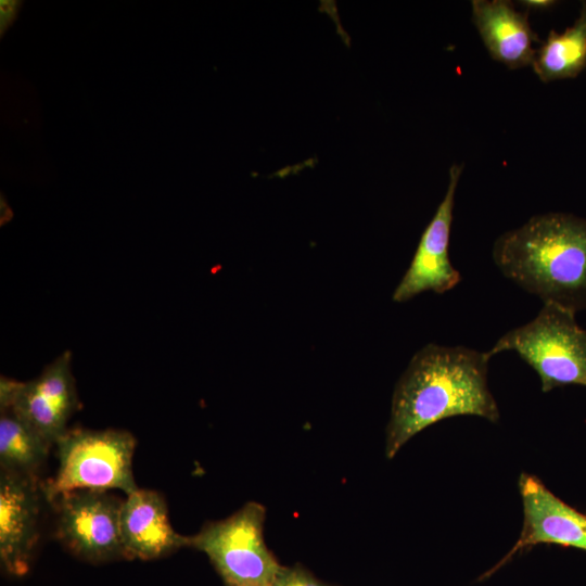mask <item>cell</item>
Here are the masks:
<instances>
[{"instance_id": "obj_9", "label": "cell", "mask_w": 586, "mask_h": 586, "mask_svg": "<svg viewBox=\"0 0 586 586\" xmlns=\"http://www.w3.org/2000/svg\"><path fill=\"white\" fill-rule=\"evenodd\" d=\"M79 407L71 353L64 352L37 378L22 383L11 411L54 445Z\"/></svg>"}, {"instance_id": "obj_15", "label": "cell", "mask_w": 586, "mask_h": 586, "mask_svg": "<svg viewBox=\"0 0 586 586\" xmlns=\"http://www.w3.org/2000/svg\"><path fill=\"white\" fill-rule=\"evenodd\" d=\"M271 586H334L324 583L313 575L302 565L283 566L279 569Z\"/></svg>"}, {"instance_id": "obj_10", "label": "cell", "mask_w": 586, "mask_h": 586, "mask_svg": "<svg viewBox=\"0 0 586 586\" xmlns=\"http://www.w3.org/2000/svg\"><path fill=\"white\" fill-rule=\"evenodd\" d=\"M40 494L36 477L0 473V560L5 572L30 569L39 534Z\"/></svg>"}, {"instance_id": "obj_8", "label": "cell", "mask_w": 586, "mask_h": 586, "mask_svg": "<svg viewBox=\"0 0 586 586\" xmlns=\"http://www.w3.org/2000/svg\"><path fill=\"white\" fill-rule=\"evenodd\" d=\"M462 168V164H454L449 168L445 196L424 229L410 266L393 293L394 302L409 301L425 291L443 294L460 282L461 276L449 259L448 246L455 193Z\"/></svg>"}, {"instance_id": "obj_13", "label": "cell", "mask_w": 586, "mask_h": 586, "mask_svg": "<svg viewBox=\"0 0 586 586\" xmlns=\"http://www.w3.org/2000/svg\"><path fill=\"white\" fill-rule=\"evenodd\" d=\"M586 66V3L574 24L562 33L551 30L536 49L532 67L543 82L573 78Z\"/></svg>"}, {"instance_id": "obj_5", "label": "cell", "mask_w": 586, "mask_h": 586, "mask_svg": "<svg viewBox=\"0 0 586 586\" xmlns=\"http://www.w3.org/2000/svg\"><path fill=\"white\" fill-rule=\"evenodd\" d=\"M266 509L246 502L230 517L207 522L190 536V547L204 552L226 586H271L281 564L264 539Z\"/></svg>"}, {"instance_id": "obj_11", "label": "cell", "mask_w": 586, "mask_h": 586, "mask_svg": "<svg viewBox=\"0 0 586 586\" xmlns=\"http://www.w3.org/2000/svg\"><path fill=\"white\" fill-rule=\"evenodd\" d=\"M119 527L126 559L154 560L190 547V536L174 530L163 495L153 489L138 488L127 495Z\"/></svg>"}, {"instance_id": "obj_17", "label": "cell", "mask_w": 586, "mask_h": 586, "mask_svg": "<svg viewBox=\"0 0 586 586\" xmlns=\"http://www.w3.org/2000/svg\"><path fill=\"white\" fill-rule=\"evenodd\" d=\"M0 10H1V31L5 30L8 26L13 22L17 9L20 7V2L17 1H1L0 2Z\"/></svg>"}, {"instance_id": "obj_1", "label": "cell", "mask_w": 586, "mask_h": 586, "mask_svg": "<svg viewBox=\"0 0 586 586\" xmlns=\"http://www.w3.org/2000/svg\"><path fill=\"white\" fill-rule=\"evenodd\" d=\"M492 357L466 346L430 343L418 351L393 394L385 453L392 459L416 434L456 416H477L491 422L499 409L487 384Z\"/></svg>"}, {"instance_id": "obj_16", "label": "cell", "mask_w": 586, "mask_h": 586, "mask_svg": "<svg viewBox=\"0 0 586 586\" xmlns=\"http://www.w3.org/2000/svg\"><path fill=\"white\" fill-rule=\"evenodd\" d=\"M23 382L3 378L0 381V409L1 411L11 410Z\"/></svg>"}, {"instance_id": "obj_14", "label": "cell", "mask_w": 586, "mask_h": 586, "mask_svg": "<svg viewBox=\"0 0 586 586\" xmlns=\"http://www.w3.org/2000/svg\"><path fill=\"white\" fill-rule=\"evenodd\" d=\"M51 445L11 410L0 417V470L36 477Z\"/></svg>"}, {"instance_id": "obj_7", "label": "cell", "mask_w": 586, "mask_h": 586, "mask_svg": "<svg viewBox=\"0 0 586 586\" xmlns=\"http://www.w3.org/2000/svg\"><path fill=\"white\" fill-rule=\"evenodd\" d=\"M519 491L523 526L510 551L481 578L488 577L515 555L539 544H553L586 551V515L557 497L535 475L522 473Z\"/></svg>"}, {"instance_id": "obj_6", "label": "cell", "mask_w": 586, "mask_h": 586, "mask_svg": "<svg viewBox=\"0 0 586 586\" xmlns=\"http://www.w3.org/2000/svg\"><path fill=\"white\" fill-rule=\"evenodd\" d=\"M58 539L91 563L126 559L119 527L123 501L104 491H74L51 502Z\"/></svg>"}, {"instance_id": "obj_3", "label": "cell", "mask_w": 586, "mask_h": 586, "mask_svg": "<svg viewBox=\"0 0 586 586\" xmlns=\"http://www.w3.org/2000/svg\"><path fill=\"white\" fill-rule=\"evenodd\" d=\"M135 436L125 430L67 429L56 441L58 470L41 486L48 502L74 491L138 489L132 473Z\"/></svg>"}, {"instance_id": "obj_12", "label": "cell", "mask_w": 586, "mask_h": 586, "mask_svg": "<svg viewBox=\"0 0 586 586\" xmlns=\"http://www.w3.org/2000/svg\"><path fill=\"white\" fill-rule=\"evenodd\" d=\"M471 8L472 21L494 60L511 69L532 66L539 39L527 12L507 0H473Z\"/></svg>"}, {"instance_id": "obj_4", "label": "cell", "mask_w": 586, "mask_h": 586, "mask_svg": "<svg viewBox=\"0 0 586 586\" xmlns=\"http://www.w3.org/2000/svg\"><path fill=\"white\" fill-rule=\"evenodd\" d=\"M575 314L545 303L533 320L504 334L487 354L515 352L538 374L544 393L569 384L586 386V330Z\"/></svg>"}, {"instance_id": "obj_18", "label": "cell", "mask_w": 586, "mask_h": 586, "mask_svg": "<svg viewBox=\"0 0 586 586\" xmlns=\"http://www.w3.org/2000/svg\"><path fill=\"white\" fill-rule=\"evenodd\" d=\"M522 5L532 10H544L552 7L555 1L552 0H523L520 2Z\"/></svg>"}, {"instance_id": "obj_2", "label": "cell", "mask_w": 586, "mask_h": 586, "mask_svg": "<svg viewBox=\"0 0 586 586\" xmlns=\"http://www.w3.org/2000/svg\"><path fill=\"white\" fill-rule=\"evenodd\" d=\"M492 256L500 272L545 303L586 309V219L565 213L532 216L504 232Z\"/></svg>"}]
</instances>
